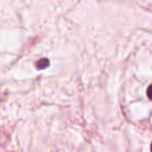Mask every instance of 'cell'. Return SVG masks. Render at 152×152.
<instances>
[{
  "label": "cell",
  "instance_id": "obj_3",
  "mask_svg": "<svg viewBox=\"0 0 152 152\" xmlns=\"http://www.w3.org/2000/svg\"><path fill=\"white\" fill-rule=\"evenodd\" d=\"M151 149H152V147H151Z\"/></svg>",
  "mask_w": 152,
  "mask_h": 152
},
{
  "label": "cell",
  "instance_id": "obj_1",
  "mask_svg": "<svg viewBox=\"0 0 152 152\" xmlns=\"http://www.w3.org/2000/svg\"><path fill=\"white\" fill-rule=\"evenodd\" d=\"M48 65H49L48 59H40V61L37 64V66H38L39 69H44V68H46Z\"/></svg>",
  "mask_w": 152,
  "mask_h": 152
},
{
  "label": "cell",
  "instance_id": "obj_2",
  "mask_svg": "<svg viewBox=\"0 0 152 152\" xmlns=\"http://www.w3.org/2000/svg\"><path fill=\"white\" fill-rule=\"evenodd\" d=\"M147 94H148V97H149L150 99L152 100V85L150 86L149 88H148V90H147Z\"/></svg>",
  "mask_w": 152,
  "mask_h": 152
}]
</instances>
